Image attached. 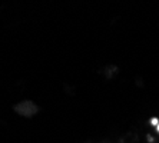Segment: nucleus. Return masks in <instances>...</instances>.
Wrapping results in <instances>:
<instances>
[{"label":"nucleus","instance_id":"obj_1","mask_svg":"<svg viewBox=\"0 0 159 143\" xmlns=\"http://www.w3.org/2000/svg\"><path fill=\"white\" fill-rule=\"evenodd\" d=\"M158 123H159L158 119H152V125H156V126H158Z\"/></svg>","mask_w":159,"mask_h":143},{"label":"nucleus","instance_id":"obj_2","mask_svg":"<svg viewBox=\"0 0 159 143\" xmlns=\"http://www.w3.org/2000/svg\"><path fill=\"white\" fill-rule=\"evenodd\" d=\"M158 132H159V123H158Z\"/></svg>","mask_w":159,"mask_h":143}]
</instances>
